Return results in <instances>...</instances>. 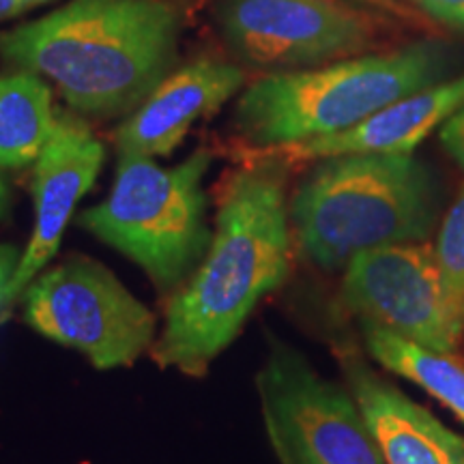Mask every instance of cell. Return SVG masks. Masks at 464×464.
Segmentation results:
<instances>
[{
    "label": "cell",
    "instance_id": "obj_1",
    "mask_svg": "<svg viewBox=\"0 0 464 464\" xmlns=\"http://www.w3.org/2000/svg\"><path fill=\"white\" fill-rule=\"evenodd\" d=\"M219 185L216 230L198 269L168 297L150 355L160 368L202 376L249 314L290 274L293 228L286 161L246 155Z\"/></svg>",
    "mask_w": 464,
    "mask_h": 464
},
{
    "label": "cell",
    "instance_id": "obj_2",
    "mask_svg": "<svg viewBox=\"0 0 464 464\" xmlns=\"http://www.w3.org/2000/svg\"><path fill=\"white\" fill-rule=\"evenodd\" d=\"M181 14L166 0H69L0 34V58L48 78L72 112L130 116L179 63Z\"/></svg>",
    "mask_w": 464,
    "mask_h": 464
},
{
    "label": "cell",
    "instance_id": "obj_3",
    "mask_svg": "<svg viewBox=\"0 0 464 464\" xmlns=\"http://www.w3.org/2000/svg\"><path fill=\"white\" fill-rule=\"evenodd\" d=\"M304 256L323 271H344L365 249L423 243L437 224V188L413 153L324 158L288 202Z\"/></svg>",
    "mask_w": 464,
    "mask_h": 464
},
{
    "label": "cell",
    "instance_id": "obj_4",
    "mask_svg": "<svg viewBox=\"0 0 464 464\" xmlns=\"http://www.w3.org/2000/svg\"><path fill=\"white\" fill-rule=\"evenodd\" d=\"M445 44L351 56L316 69L269 72L241 92L232 130L247 149H276L351 130L390 103L450 78Z\"/></svg>",
    "mask_w": 464,
    "mask_h": 464
},
{
    "label": "cell",
    "instance_id": "obj_5",
    "mask_svg": "<svg viewBox=\"0 0 464 464\" xmlns=\"http://www.w3.org/2000/svg\"><path fill=\"white\" fill-rule=\"evenodd\" d=\"M211 161L208 149H196L172 168L144 155L119 153L108 198L75 222L140 266L161 297H172L211 246L202 189Z\"/></svg>",
    "mask_w": 464,
    "mask_h": 464
},
{
    "label": "cell",
    "instance_id": "obj_6",
    "mask_svg": "<svg viewBox=\"0 0 464 464\" xmlns=\"http://www.w3.org/2000/svg\"><path fill=\"white\" fill-rule=\"evenodd\" d=\"M22 301L28 327L82 353L97 370L130 368L158 340L153 312L82 254L34 277Z\"/></svg>",
    "mask_w": 464,
    "mask_h": 464
},
{
    "label": "cell",
    "instance_id": "obj_7",
    "mask_svg": "<svg viewBox=\"0 0 464 464\" xmlns=\"http://www.w3.org/2000/svg\"><path fill=\"white\" fill-rule=\"evenodd\" d=\"M266 437L282 464H385L348 387L271 338L256 374Z\"/></svg>",
    "mask_w": 464,
    "mask_h": 464
},
{
    "label": "cell",
    "instance_id": "obj_8",
    "mask_svg": "<svg viewBox=\"0 0 464 464\" xmlns=\"http://www.w3.org/2000/svg\"><path fill=\"white\" fill-rule=\"evenodd\" d=\"M340 297L353 314L439 353L464 335V301L450 293L437 252L423 243L365 249L342 271Z\"/></svg>",
    "mask_w": 464,
    "mask_h": 464
},
{
    "label": "cell",
    "instance_id": "obj_9",
    "mask_svg": "<svg viewBox=\"0 0 464 464\" xmlns=\"http://www.w3.org/2000/svg\"><path fill=\"white\" fill-rule=\"evenodd\" d=\"M216 20L237 61L269 72L351 58L374 39L368 17L342 0H224Z\"/></svg>",
    "mask_w": 464,
    "mask_h": 464
},
{
    "label": "cell",
    "instance_id": "obj_10",
    "mask_svg": "<svg viewBox=\"0 0 464 464\" xmlns=\"http://www.w3.org/2000/svg\"><path fill=\"white\" fill-rule=\"evenodd\" d=\"M103 158L106 149L80 114L56 110L52 136L33 164L34 228L11 280V305L56 256L75 205L95 183Z\"/></svg>",
    "mask_w": 464,
    "mask_h": 464
},
{
    "label": "cell",
    "instance_id": "obj_11",
    "mask_svg": "<svg viewBox=\"0 0 464 464\" xmlns=\"http://www.w3.org/2000/svg\"><path fill=\"white\" fill-rule=\"evenodd\" d=\"M246 84L237 63L196 58L177 67L116 130L119 153L168 158L196 121L218 112Z\"/></svg>",
    "mask_w": 464,
    "mask_h": 464
},
{
    "label": "cell",
    "instance_id": "obj_12",
    "mask_svg": "<svg viewBox=\"0 0 464 464\" xmlns=\"http://www.w3.org/2000/svg\"><path fill=\"white\" fill-rule=\"evenodd\" d=\"M348 390L385 464H464V439L357 355L342 351Z\"/></svg>",
    "mask_w": 464,
    "mask_h": 464
},
{
    "label": "cell",
    "instance_id": "obj_13",
    "mask_svg": "<svg viewBox=\"0 0 464 464\" xmlns=\"http://www.w3.org/2000/svg\"><path fill=\"white\" fill-rule=\"evenodd\" d=\"M464 108V73L406 95L351 130L276 149H246L243 155L282 161L324 160L348 153H413L437 127Z\"/></svg>",
    "mask_w": 464,
    "mask_h": 464
},
{
    "label": "cell",
    "instance_id": "obj_14",
    "mask_svg": "<svg viewBox=\"0 0 464 464\" xmlns=\"http://www.w3.org/2000/svg\"><path fill=\"white\" fill-rule=\"evenodd\" d=\"M56 110L45 78L31 72L0 75V168L33 166L52 136Z\"/></svg>",
    "mask_w": 464,
    "mask_h": 464
},
{
    "label": "cell",
    "instance_id": "obj_15",
    "mask_svg": "<svg viewBox=\"0 0 464 464\" xmlns=\"http://www.w3.org/2000/svg\"><path fill=\"white\" fill-rule=\"evenodd\" d=\"M359 327L370 357L390 372L420 385L464 423V365L451 353L417 344L368 318H359Z\"/></svg>",
    "mask_w": 464,
    "mask_h": 464
},
{
    "label": "cell",
    "instance_id": "obj_16",
    "mask_svg": "<svg viewBox=\"0 0 464 464\" xmlns=\"http://www.w3.org/2000/svg\"><path fill=\"white\" fill-rule=\"evenodd\" d=\"M434 252L450 293L464 301V188L440 226Z\"/></svg>",
    "mask_w": 464,
    "mask_h": 464
},
{
    "label": "cell",
    "instance_id": "obj_17",
    "mask_svg": "<svg viewBox=\"0 0 464 464\" xmlns=\"http://www.w3.org/2000/svg\"><path fill=\"white\" fill-rule=\"evenodd\" d=\"M413 3L440 24L464 31V0H413Z\"/></svg>",
    "mask_w": 464,
    "mask_h": 464
},
{
    "label": "cell",
    "instance_id": "obj_18",
    "mask_svg": "<svg viewBox=\"0 0 464 464\" xmlns=\"http://www.w3.org/2000/svg\"><path fill=\"white\" fill-rule=\"evenodd\" d=\"M22 254H24V249L14 246V243H0V321L11 307L9 286L22 260Z\"/></svg>",
    "mask_w": 464,
    "mask_h": 464
},
{
    "label": "cell",
    "instance_id": "obj_19",
    "mask_svg": "<svg viewBox=\"0 0 464 464\" xmlns=\"http://www.w3.org/2000/svg\"><path fill=\"white\" fill-rule=\"evenodd\" d=\"M439 138L443 149L450 153V158L464 168V108L458 110L448 123L440 127Z\"/></svg>",
    "mask_w": 464,
    "mask_h": 464
},
{
    "label": "cell",
    "instance_id": "obj_20",
    "mask_svg": "<svg viewBox=\"0 0 464 464\" xmlns=\"http://www.w3.org/2000/svg\"><path fill=\"white\" fill-rule=\"evenodd\" d=\"M37 7L34 0H0V22L11 20Z\"/></svg>",
    "mask_w": 464,
    "mask_h": 464
},
{
    "label": "cell",
    "instance_id": "obj_21",
    "mask_svg": "<svg viewBox=\"0 0 464 464\" xmlns=\"http://www.w3.org/2000/svg\"><path fill=\"white\" fill-rule=\"evenodd\" d=\"M11 213V188L5 181L3 177H0V219H7Z\"/></svg>",
    "mask_w": 464,
    "mask_h": 464
}]
</instances>
